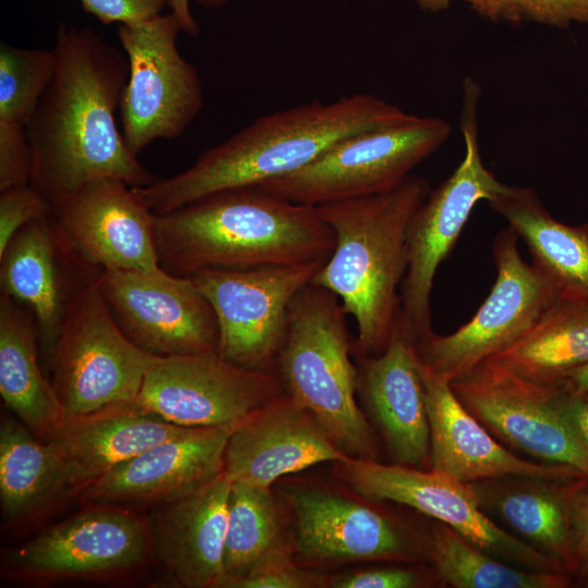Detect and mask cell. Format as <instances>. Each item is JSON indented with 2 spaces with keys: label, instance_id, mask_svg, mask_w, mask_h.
I'll list each match as a JSON object with an SVG mask.
<instances>
[{
  "label": "cell",
  "instance_id": "5bb4252c",
  "mask_svg": "<svg viewBox=\"0 0 588 588\" xmlns=\"http://www.w3.org/2000/svg\"><path fill=\"white\" fill-rule=\"evenodd\" d=\"M152 555L146 517L97 504L7 552L2 568L37 583L100 579L134 572Z\"/></svg>",
  "mask_w": 588,
  "mask_h": 588
},
{
  "label": "cell",
  "instance_id": "74e56055",
  "mask_svg": "<svg viewBox=\"0 0 588 588\" xmlns=\"http://www.w3.org/2000/svg\"><path fill=\"white\" fill-rule=\"evenodd\" d=\"M32 155L26 128L0 124V191L29 184Z\"/></svg>",
  "mask_w": 588,
  "mask_h": 588
},
{
  "label": "cell",
  "instance_id": "83f0119b",
  "mask_svg": "<svg viewBox=\"0 0 588 588\" xmlns=\"http://www.w3.org/2000/svg\"><path fill=\"white\" fill-rule=\"evenodd\" d=\"M33 313L0 295V394L8 409L39 440L49 441L66 412L39 362Z\"/></svg>",
  "mask_w": 588,
  "mask_h": 588
},
{
  "label": "cell",
  "instance_id": "52a82bcc",
  "mask_svg": "<svg viewBox=\"0 0 588 588\" xmlns=\"http://www.w3.org/2000/svg\"><path fill=\"white\" fill-rule=\"evenodd\" d=\"M479 96V84L466 77L460 121L464 159L444 182L430 191L408 226V266L401 285L400 318L415 341L432 331L430 296L439 266L452 250L475 206L494 199L506 186L482 162L478 142Z\"/></svg>",
  "mask_w": 588,
  "mask_h": 588
},
{
  "label": "cell",
  "instance_id": "4dcf8cb0",
  "mask_svg": "<svg viewBox=\"0 0 588 588\" xmlns=\"http://www.w3.org/2000/svg\"><path fill=\"white\" fill-rule=\"evenodd\" d=\"M429 561L444 587L567 588L575 583L568 573L504 563L441 522L429 530Z\"/></svg>",
  "mask_w": 588,
  "mask_h": 588
},
{
  "label": "cell",
  "instance_id": "d590c367",
  "mask_svg": "<svg viewBox=\"0 0 588 588\" xmlns=\"http://www.w3.org/2000/svg\"><path fill=\"white\" fill-rule=\"evenodd\" d=\"M334 588H420L441 586L432 567L384 565L335 576L328 580Z\"/></svg>",
  "mask_w": 588,
  "mask_h": 588
},
{
  "label": "cell",
  "instance_id": "277c9868",
  "mask_svg": "<svg viewBox=\"0 0 588 588\" xmlns=\"http://www.w3.org/2000/svg\"><path fill=\"white\" fill-rule=\"evenodd\" d=\"M430 191L412 173L389 192L317 207L335 244L311 283L335 294L354 318L362 355L381 353L390 340L408 266V226Z\"/></svg>",
  "mask_w": 588,
  "mask_h": 588
},
{
  "label": "cell",
  "instance_id": "ffe728a7",
  "mask_svg": "<svg viewBox=\"0 0 588 588\" xmlns=\"http://www.w3.org/2000/svg\"><path fill=\"white\" fill-rule=\"evenodd\" d=\"M357 393L393 463L430 468L426 390L415 339L400 315L384 350L363 355Z\"/></svg>",
  "mask_w": 588,
  "mask_h": 588
},
{
  "label": "cell",
  "instance_id": "b9f144b4",
  "mask_svg": "<svg viewBox=\"0 0 588 588\" xmlns=\"http://www.w3.org/2000/svg\"><path fill=\"white\" fill-rule=\"evenodd\" d=\"M568 408L576 427L588 446V393L575 394L569 392Z\"/></svg>",
  "mask_w": 588,
  "mask_h": 588
},
{
  "label": "cell",
  "instance_id": "7bdbcfd3",
  "mask_svg": "<svg viewBox=\"0 0 588 588\" xmlns=\"http://www.w3.org/2000/svg\"><path fill=\"white\" fill-rule=\"evenodd\" d=\"M562 388L575 394L588 393V363L573 370L565 378Z\"/></svg>",
  "mask_w": 588,
  "mask_h": 588
},
{
  "label": "cell",
  "instance_id": "e0dca14e",
  "mask_svg": "<svg viewBox=\"0 0 588 588\" xmlns=\"http://www.w3.org/2000/svg\"><path fill=\"white\" fill-rule=\"evenodd\" d=\"M283 390L273 371L246 369L215 352L158 357L136 401L179 426L234 428Z\"/></svg>",
  "mask_w": 588,
  "mask_h": 588
},
{
  "label": "cell",
  "instance_id": "484cf974",
  "mask_svg": "<svg viewBox=\"0 0 588 588\" xmlns=\"http://www.w3.org/2000/svg\"><path fill=\"white\" fill-rule=\"evenodd\" d=\"M587 483L585 475L556 479L504 476L470 486L485 512L497 513L528 543L560 561L569 572L572 513Z\"/></svg>",
  "mask_w": 588,
  "mask_h": 588
},
{
  "label": "cell",
  "instance_id": "ba28073f",
  "mask_svg": "<svg viewBox=\"0 0 588 588\" xmlns=\"http://www.w3.org/2000/svg\"><path fill=\"white\" fill-rule=\"evenodd\" d=\"M510 226L493 242L497 278L474 317L451 334L433 331L415 341L422 365L448 381L466 373L525 335L563 294L561 285L518 250Z\"/></svg>",
  "mask_w": 588,
  "mask_h": 588
},
{
  "label": "cell",
  "instance_id": "8fae6325",
  "mask_svg": "<svg viewBox=\"0 0 588 588\" xmlns=\"http://www.w3.org/2000/svg\"><path fill=\"white\" fill-rule=\"evenodd\" d=\"M451 388L486 429L540 462L574 467L588 478V446L568 408L569 392L483 362Z\"/></svg>",
  "mask_w": 588,
  "mask_h": 588
},
{
  "label": "cell",
  "instance_id": "f546056e",
  "mask_svg": "<svg viewBox=\"0 0 588 588\" xmlns=\"http://www.w3.org/2000/svg\"><path fill=\"white\" fill-rule=\"evenodd\" d=\"M485 362L562 388L573 370L588 363V301L563 293L525 335Z\"/></svg>",
  "mask_w": 588,
  "mask_h": 588
},
{
  "label": "cell",
  "instance_id": "603a6c76",
  "mask_svg": "<svg viewBox=\"0 0 588 588\" xmlns=\"http://www.w3.org/2000/svg\"><path fill=\"white\" fill-rule=\"evenodd\" d=\"M420 368L430 431V468L467 483L504 476L556 479L584 475L568 465L536 463L514 454L464 407L450 381L421 362Z\"/></svg>",
  "mask_w": 588,
  "mask_h": 588
},
{
  "label": "cell",
  "instance_id": "ee69618b",
  "mask_svg": "<svg viewBox=\"0 0 588 588\" xmlns=\"http://www.w3.org/2000/svg\"><path fill=\"white\" fill-rule=\"evenodd\" d=\"M469 1V0H465ZM422 11L438 12L449 7L450 0H416Z\"/></svg>",
  "mask_w": 588,
  "mask_h": 588
},
{
  "label": "cell",
  "instance_id": "7c38bea8",
  "mask_svg": "<svg viewBox=\"0 0 588 588\" xmlns=\"http://www.w3.org/2000/svg\"><path fill=\"white\" fill-rule=\"evenodd\" d=\"M338 476L359 497L409 506L441 522L498 559L544 572L571 574L553 556L506 532L488 517L470 486L432 468L382 464L347 455Z\"/></svg>",
  "mask_w": 588,
  "mask_h": 588
},
{
  "label": "cell",
  "instance_id": "9a60e30c",
  "mask_svg": "<svg viewBox=\"0 0 588 588\" xmlns=\"http://www.w3.org/2000/svg\"><path fill=\"white\" fill-rule=\"evenodd\" d=\"M294 553L308 564L411 563L429 560V531L421 534L367 499L326 488H291Z\"/></svg>",
  "mask_w": 588,
  "mask_h": 588
},
{
  "label": "cell",
  "instance_id": "ab89813d",
  "mask_svg": "<svg viewBox=\"0 0 588 588\" xmlns=\"http://www.w3.org/2000/svg\"><path fill=\"white\" fill-rule=\"evenodd\" d=\"M569 572L581 580L588 574V483L578 494L571 519Z\"/></svg>",
  "mask_w": 588,
  "mask_h": 588
},
{
  "label": "cell",
  "instance_id": "7402d4cb",
  "mask_svg": "<svg viewBox=\"0 0 588 588\" xmlns=\"http://www.w3.org/2000/svg\"><path fill=\"white\" fill-rule=\"evenodd\" d=\"M76 272L98 275L65 250L50 216L24 225L0 254L1 293L33 313L47 376L68 307L77 291L91 282L79 281Z\"/></svg>",
  "mask_w": 588,
  "mask_h": 588
},
{
  "label": "cell",
  "instance_id": "ac0fdd59",
  "mask_svg": "<svg viewBox=\"0 0 588 588\" xmlns=\"http://www.w3.org/2000/svg\"><path fill=\"white\" fill-rule=\"evenodd\" d=\"M50 206L60 243L83 268L99 274L160 266L157 215L124 181L94 180Z\"/></svg>",
  "mask_w": 588,
  "mask_h": 588
},
{
  "label": "cell",
  "instance_id": "7a4b0ae2",
  "mask_svg": "<svg viewBox=\"0 0 588 588\" xmlns=\"http://www.w3.org/2000/svg\"><path fill=\"white\" fill-rule=\"evenodd\" d=\"M156 236L160 266L181 277L327 260L335 244L317 207L261 185L218 191L157 215Z\"/></svg>",
  "mask_w": 588,
  "mask_h": 588
},
{
  "label": "cell",
  "instance_id": "d6a6232c",
  "mask_svg": "<svg viewBox=\"0 0 588 588\" xmlns=\"http://www.w3.org/2000/svg\"><path fill=\"white\" fill-rule=\"evenodd\" d=\"M52 49L0 44V124L27 127L56 71Z\"/></svg>",
  "mask_w": 588,
  "mask_h": 588
},
{
  "label": "cell",
  "instance_id": "836d02e7",
  "mask_svg": "<svg viewBox=\"0 0 588 588\" xmlns=\"http://www.w3.org/2000/svg\"><path fill=\"white\" fill-rule=\"evenodd\" d=\"M471 8L493 22L534 21L560 28L588 24V0H469Z\"/></svg>",
  "mask_w": 588,
  "mask_h": 588
},
{
  "label": "cell",
  "instance_id": "4316f807",
  "mask_svg": "<svg viewBox=\"0 0 588 588\" xmlns=\"http://www.w3.org/2000/svg\"><path fill=\"white\" fill-rule=\"evenodd\" d=\"M70 471L56 446L35 437L19 419L1 416L0 505L2 525L32 523L77 497Z\"/></svg>",
  "mask_w": 588,
  "mask_h": 588
},
{
  "label": "cell",
  "instance_id": "9c48e42d",
  "mask_svg": "<svg viewBox=\"0 0 588 588\" xmlns=\"http://www.w3.org/2000/svg\"><path fill=\"white\" fill-rule=\"evenodd\" d=\"M95 280L72 298L51 363V382L66 414L136 401L158 359L119 328Z\"/></svg>",
  "mask_w": 588,
  "mask_h": 588
},
{
  "label": "cell",
  "instance_id": "4fadbf2b",
  "mask_svg": "<svg viewBox=\"0 0 588 588\" xmlns=\"http://www.w3.org/2000/svg\"><path fill=\"white\" fill-rule=\"evenodd\" d=\"M326 261L189 275L216 314L219 355L246 369L272 371L287 334L290 305Z\"/></svg>",
  "mask_w": 588,
  "mask_h": 588
},
{
  "label": "cell",
  "instance_id": "30bf717a",
  "mask_svg": "<svg viewBox=\"0 0 588 588\" xmlns=\"http://www.w3.org/2000/svg\"><path fill=\"white\" fill-rule=\"evenodd\" d=\"M180 32L171 12L119 24L130 65L120 103L122 134L136 156L156 139L181 136L203 109L197 68L176 47Z\"/></svg>",
  "mask_w": 588,
  "mask_h": 588
},
{
  "label": "cell",
  "instance_id": "2e32d148",
  "mask_svg": "<svg viewBox=\"0 0 588 588\" xmlns=\"http://www.w3.org/2000/svg\"><path fill=\"white\" fill-rule=\"evenodd\" d=\"M95 281L119 328L143 351L157 357L218 353L216 314L189 277L158 266L106 270Z\"/></svg>",
  "mask_w": 588,
  "mask_h": 588
},
{
  "label": "cell",
  "instance_id": "f35d334b",
  "mask_svg": "<svg viewBox=\"0 0 588 588\" xmlns=\"http://www.w3.org/2000/svg\"><path fill=\"white\" fill-rule=\"evenodd\" d=\"M83 10L103 24L133 23L162 12L168 0H79Z\"/></svg>",
  "mask_w": 588,
  "mask_h": 588
},
{
  "label": "cell",
  "instance_id": "cb8c5ba5",
  "mask_svg": "<svg viewBox=\"0 0 588 588\" xmlns=\"http://www.w3.org/2000/svg\"><path fill=\"white\" fill-rule=\"evenodd\" d=\"M231 487L222 473L146 517L154 556L183 587L216 588L223 575Z\"/></svg>",
  "mask_w": 588,
  "mask_h": 588
},
{
  "label": "cell",
  "instance_id": "8d00e7d4",
  "mask_svg": "<svg viewBox=\"0 0 588 588\" xmlns=\"http://www.w3.org/2000/svg\"><path fill=\"white\" fill-rule=\"evenodd\" d=\"M50 213V204L30 184L0 191V254L24 225Z\"/></svg>",
  "mask_w": 588,
  "mask_h": 588
},
{
  "label": "cell",
  "instance_id": "3957f363",
  "mask_svg": "<svg viewBox=\"0 0 588 588\" xmlns=\"http://www.w3.org/2000/svg\"><path fill=\"white\" fill-rule=\"evenodd\" d=\"M411 115L370 94L332 102L313 100L259 117L204 151L186 170L133 189L154 213L162 215L218 191L260 185L289 174L346 136L390 126Z\"/></svg>",
  "mask_w": 588,
  "mask_h": 588
},
{
  "label": "cell",
  "instance_id": "e575fe53",
  "mask_svg": "<svg viewBox=\"0 0 588 588\" xmlns=\"http://www.w3.org/2000/svg\"><path fill=\"white\" fill-rule=\"evenodd\" d=\"M328 586L321 574L301 566L294 550H285L262 561L246 574L226 581L222 588H315Z\"/></svg>",
  "mask_w": 588,
  "mask_h": 588
},
{
  "label": "cell",
  "instance_id": "d6986e66",
  "mask_svg": "<svg viewBox=\"0 0 588 588\" xmlns=\"http://www.w3.org/2000/svg\"><path fill=\"white\" fill-rule=\"evenodd\" d=\"M346 456L313 414L282 392L232 429L223 474L231 482L270 488L282 476Z\"/></svg>",
  "mask_w": 588,
  "mask_h": 588
},
{
  "label": "cell",
  "instance_id": "f1b7e54d",
  "mask_svg": "<svg viewBox=\"0 0 588 588\" xmlns=\"http://www.w3.org/2000/svg\"><path fill=\"white\" fill-rule=\"evenodd\" d=\"M489 205L563 293L588 301V222L571 225L554 219L530 187L506 185Z\"/></svg>",
  "mask_w": 588,
  "mask_h": 588
},
{
  "label": "cell",
  "instance_id": "f6af8a7d",
  "mask_svg": "<svg viewBox=\"0 0 588 588\" xmlns=\"http://www.w3.org/2000/svg\"><path fill=\"white\" fill-rule=\"evenodd\" d=\"M580 584H583L584 587L588 588V574L580 580Z\"/></svg>",
  "mask_w": 588,
  "mask_h": 588
},
{
  "label": "cell",
  "instance_id": "8992f818",
  "mask_svg": "<svg viewBox=\"0 0 588 588\" xmlns=\"http://www.w3.org/2000/svg\"><path fill=\"white\" fill-rule=\"evenodd\" d=\"M437 117L407 120L346 136L305 167L260 184L291 201L324 204L389 192L449 138Z\"/></svg>",
  "mask_w": 588,
  "mask_h": 588
},
{
  "label": "cell",
  "instance_id": "60d3db41",
  "mask_svg": "<svg viewBox=\"0 0 588 588\" xmlns=\"http://www.w3.org/2000/svg\"><path fill=\"white\" fill-rule=\"evenodd\" d=\"M199 4L207 8H217L225 4L231 0H197ZM168 4L171 8V13L176 17L182 32L196 36L199 33V27L192 15L189 8V0H168Z\"/></svg>",
  "mask_w": 588,
  "mask_h": 588
},
{
  "label": "cell",
  "instance_id": "5b68a950",
  "mask_svg": "<svg viewBox=\"0 0 588 588\" xmlns=\"http://www.w3.org/2000/svg\"><path fill=\"white\" fill-rule=\"evenodd\" d=\"M346 313L332 292L309 283L293 298L277 367L283 389L309 411L350 456L377 460L378 445L358 406Z\"/></svg>",
  "mask_w": 588,
  "mask_h": 588
},
{
  "label": "cell",
  "instance_id": "d4e9b609",
  "mask_svg": "<svg viewBox=\"0 0 588 588\" xmlns=\"http://www.w3.org/2000/svg\"><path fill=\"white\" fill-rule=\"evenodd\" d=\"M188 428L166 420L137 401L119 402L90 413L66 414L49 442L61 454L79 495L113 467Z\"/></svg>",
  "mask_w": 588,
  "mask_h": 588
},
{
  "label": "cell",
  "instance_id": "1f68e13d",
  "mask_svg": "<svg viewBox=\"0 0 588 588\" xmlns=\"http://www.w3.org/2000/svg\"><path fill=\"white\" fill-rule=\"evenodd\" d=\"M293 548L284 513L271 492L232 482L224 540L223 575L216 588L237 578L262 561Z\"/></svg>",
  "mask_w": 588,
  "mask_h": 588
},
{
  "label": "cell",
  "instance_id": "44dd1931",
  "mask_svg": "<svg viewBox=\"0 0 588 588\" xmlns=\"http://www.w3.org/2000/svg\"><path fill=\"white\" fill-rule=\"evenodd\" d=\"M233 428H188L121 463L87 486L79 498L95 504L170 502L223 473Z\"/></svg>",
  "mask_w": 588,
  "mask_h": 588
},
{
  "label": "cell",
  "instance_id": "6da1fadb",
  "mask_svg": "<svg viewBox=\"0 0 588 588\" xmlns=\"http://www.w3.org/2000/svg\"><path fill=\"white\" fill-rule=\"evenodd\" d=\"M53 50L54 75L26 127L29 184L51 205L97 179L132 187L155 183L115 122L128 78L126 54L90 28L64 25Z\"/></svg>",
  "mask_w": 588,
  "mask_h": 588
}]
</instances>
